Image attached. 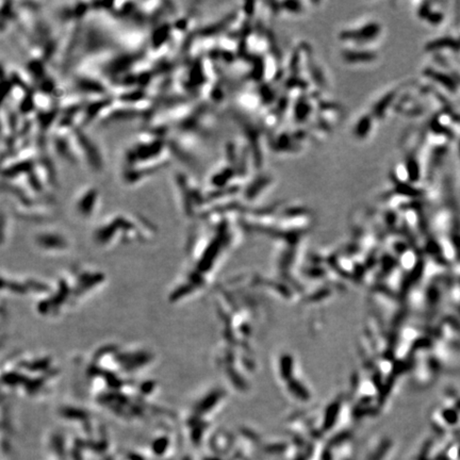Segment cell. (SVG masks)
Here are the masks:
<instances>
[{
    "instance_id": "obj_1",
    "label": "cell",
    "mask_w": 460,
    "mask_h": 460,
    "mask_svg": "<svg viewBox=\"0 0 460 460\" xmlns=\"http://www.w3.org/2000/svg\"><path fill=\"white\" fill-rule=\"evenodd\" d=\"M4 369L3 385L11 393L27 399L44 398L51 393L60 372L51 357L35 354L11 357Z\"/></svg>"
}]
</instances>
